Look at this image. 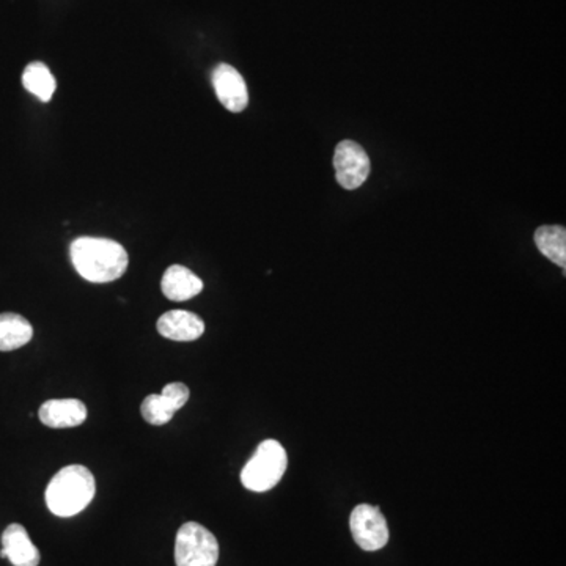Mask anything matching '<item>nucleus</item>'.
<instances>
[{"instance_id": "obj_1", "label": "nucleus", "mask_w": 566, "mask_h": 566, "mask_svg": "<svg viewBox=\"0 0 566 566\" xmlns=\"http://www.w3.org/2000/svg\"><path fill=\"white\" fill-rule=\"evenodd\" d=\"M71 262L80 277L92 283H108L125 274L129 258L120 242L82 236L71 244Z\"/></svg>"}, {"instance_id": "obj_2", "label": "nucleus", "mask_w": 566, "mask_h": 566, "mask_svg": "<svg viewBox=\"0 0 566 566\" xmlns=\"http://www.w3.org/2000/svg\"><path fill=\"white\" fill-rule=\"evenodd\" d=\"M97 491L95 477L86 466L71 464L58 470L46 488V505L58 518L79 515Z\"/></svg>"}, {"instance_id": "obj_3", "label": "nucleus", "mask_w": 566, "mask_h": 566, "mask_svg": "<svg viewBox=\"0 0 566 566\" xmlns=\"http://www.w3.org/2000/svg\"><path fill=\"white\" fill-rule=\"evenodd\" d=\"M286 466L288 458L281 442L274 439L263 440L241 472V483L249 491H269L282 480Z\"/></svg>"}, {"instance_id": "obj_4", "label": "nucleus", "mask_w": 566, "mask_h": 566, "mask_svg": "<svg viewBox=\"0 0 566 566\" xmlns=\"http://www.w3.org/2000/svg\"><path fill=\"white\" fill-rule=\"evenodd\" d=\"M219 543L216 537L199 522L180 527L175 541L177 566H216Z\"/></svg>"}, {"instance_id": "obj_5", "label": "nucleus", "mask_w": 566, "mask_h": 566, "mask_svg": "<svg viewBox=\"0 0 566 566\" xmlns=\"http://www.w3.org/2000/svg\"><path fill=\"white\" fill-rule=\"evenodd\" d=\"M351 533L359 548L368 552L383 550L389 541V529L381 509L373 505H357L349 520Z\"/></svg>"}, {"instance_id": "obj_6", "label": "nucleus", "mask_w": 566, "mask_h": 566, "mask_svg": "<svg viewBox=\"0 0 566 566\" xmlns=\"http://www.w3.org/2000/svg\"><path fill=\"white\" fill-rule=\"evenodd\" d=\"M370 158L359 143L344 140L334 155V169L340 186L348 190L361 188L370 175Z\"/></svg>"}, {"instance_id": "obj_7", "label": "nucleus", "mask_w": 566, "mask_h": 566, "mask_svg": "<svg viewBox=\"0 0 566 566\" xmlns=\"http://www.w3.org/2000/svg\"><path fill=\"white\" fill-rule=\"evenodd\" d=\"M188 400V386L183 383H170L167 384L160 394L149 395L142 401L140 412L149 425L160 427L169 424L173 418V414L180 411Z\"/></svg>"}, {"instance_id": "obj_8", "label": "nucleus", "mask_w": 566, "mask_h": 566, "mask_svg": "<svg viewBox=\"0 0 566 566\" xmlns=\"http://www.w3.org/2000/svg\"><path fill=\"white\" fill-rule=\"evenodd\" d=\"M212 87L218 95L219 101L230 112H242L249 104L246 80L242 79L238 69L232 65L221 63L212 71Z\"/></svg>"}, {"instance_id": "obj_9", "label": "nucleus", "mask_w": 566, "mask_h": 566, "mask_svg": "<svg viewBox=\"0 0 566 566\" xmlns=\"http://www.w3.org/2000/svg\"><path fill=\"white\" fill-rule=\"evenodd\" d=\"M156 326L162 337L173 342H194L205 332V323L201 316L186 310H170L160 314Z\"/></svg>"}, {"instance_id": "obj_10", "label": "nucleus", "mask_w": 566, "mask_h": 566, "mask_svg": "<svg viewBox=\"0 0 566 566\" xmlns=\"http://www.w3.org/2000/svg\"><path fill=\"white\" fill-rule=\"evenodd\" d=\"M38 417L41 424L49 428H73L86 422L87 407L82 401L75 398L47 400L41 405Z\"/></svg>"}, {"instance_id": "obj_11", "label": "nucleus", "mask_w": 566, "mask_h": 566, "mask_svg": "<svg viewBox=\"0 0 566 566\" xmlns=\"http://www.w3.org/2000/svg\"><path fill=\"white\" fill-rule=\"evenodd\" d=\"M0 557L8 559L15 566H38L40 551L32 543L29 533L21 524H10L2 533Z\"/></svg>"}, {"instance_id": "obj_12", "label": "nucleus", "mask_w": 566, "mask_h": 566, "mask_svg": "<svg viewBox=\"0 0 566 566\" xmlns=\"http://www.w3.org/2000/svg\"><path fill=\"white\" fill-rule=\"evenodd\" d=\"M160 288L167 299L184 303L201 294L203 282L190 269L184 268L181 264H173L164 273Z\"/></svg>"}, {"instance_id": "obj_13", "label": "nucleus", "mask_w": 566, "mask_h": 566, "mask_svg": "<svg viewBox=\"0 0 566 566\" xmlns=\"http://www.w3.org/2000/svg\"><path fill=\"white\" fill-rule=\"evenodd\" d=\"M34 337V327L17 314H0V351L23 348Z\"/></svg>"}, {"instance_id": "obj_14", "label": "nucleus", "mask_w": 566, "mask_h": 566, "mask_svg": "<svg viewBox=\"0 0 566 566\" xmlns=\"http://www.w3.org/2000/svg\"><path fill=\"white\" fill-rule=\"evenodd\" d=\"M535 244L544 257L557 266H566V230L561 225H543L535 232Z\"/></svg>"}, {"instance_id": "obj_15", "label": "nucleus", "mask_w": 566, "mask_h": 566, "mask_svg": "<svg viewBox=\"0 0 566 566\" xmlns=\"http://www.w3.org/2000/svg\"><path fill=\"white\" fill-rule=\"evenodd\" d=\"M24 88L41 99L43 103L51 101L56 93L57 82L52 76L51 69L45 63L34 62L26 67L23 73Z\"/></svg>"}]
</instances>
